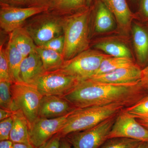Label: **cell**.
I'll use <instances>...</instances> for the list:
<instances>
[{"instance_id": "cell-25", "label": "cell", "mask_w": 148, "mask_h": 148, "mask_svg": "<svg viewBox=\"0 0 148 148\" xmlns=\"http://www.w3.org/2000/svg\"><path fill=\"white\" fill-rule=\"evenodd\" d=\"M136 119H148V94L133 106L124 109Z\"/></svg>"}, {"instance_id": "cell-30", "label": "cell", "mask_w": 148, "mask_h": 148, "mask_svg": "<svg viewBox=\"0 0 148 148\" xmlns=\"http://www.w3.org/2000/svg\"><path fill=\"white\" fill-rule=\"evenodd\" d=\"M13 116L0 122V141L8 140L13 125Z\"/></svg>"}, {"instance_id": "cell-4", "label": "cell", "mask_w": 148, "mask_h": 148, "mask_svg": "<svg viewBox=\"0 0 148 148\" xmlns=\"http://www.w3.org/2000/svg\"><path fill=\"white\" fill-rule=\"evenodd\" d=\"M47 12L36 15L24 27L37 47L64 34V18Z\"/></svg>"}, {"instance_id": "cell-20", "label": "cell", "mask_w": 148, "mask_h": 148, "mask_svg": "<svg viewBox=\"0 0 148 148\" xmlns=\"http://www.w3.org/2000/svg\"><path fill=\"white\" fill-rule=\"evenodd\" d=\"M5 51L13 83L23 82L20 78V71L24 57L10 39L5 49Z\"/></svg>"}, {"instance_id": "cell-31", "label": "cell", "mask_w": 148, "mask_h": 148, "mask_svg": "<svg viewBox=\"0 0 148 148\" xmlns=\"http://www.w3.org/2000/svg\"><path fill=\"white\" fill-rule=\"evenodd\" d=\"M61 139L58 134H56L46 143L38 148H59Z\"/></svg>"}, {"instance_id": "cell-37", "label": "cell", "mask_w": 148, "mask_h": 148, "mask_svg": "<svg viewBox=\"0 0 148 148\" xmlns=\"http://www.w3.org/2000/svg\"><path fill=\"white\" fill-rule=\"evenodd\" d=\"M12 148H36L32 144L21 143H13Z\"/></svg>"}, {"instance_id": "cell-24", "label": "cell", "mask_w": 148, "mask_h": 148, "mask_svg": "<svg viewBox=\"0 0 148 148\" xmlns=\"http://www.w3.org/2000/svg\"><path fill=\"white\" fill-rule=\"evenodd\" d=\"M95 47L112 57L131 58L132 57V54L129 49L124 45L120 43L104 42L95 45Z\"/></svg>"}, {"instance_id": "cell-3", "label": "cell", "mask_w": 148, "mask_h": 148, "mask_svg": "<svg viewBox=\"0 0 148 148\" xmlns=\"http://www.w3.org/2000/svg\"><path fill=\"white\" fill-rule=\"evenodd\" d=\"M90 14L89 10L86 9L64 18L65 45L63 55L65 61L87 50Z\"/></svg>"}, {"instance_id": "cell-33", "label": "cell", "mask_w": 148, "mask_h": 148, "mask_svg": "<svg viewBox=\"0 0 148 148\" xmlns=\"http://www.w3.org/2000/svg\"><path fill=\"white\" fill-rule=\"evenodd\" d=\"M140 82L143 87L148 91V64L142 70V75Z\"/></svg>"}, {"instance_id": "cell-35", "label": "cell", "mask_w": 148, "mask_h": 148, "mask_svg": "<svg viewBox=\"0 0 148 148\" xmlns=\"http://www.w3.org/2000/svg\"><path fill=\"white\" fill-rule=\"evenodd\" d=\"M15 112V111L14 112V111L9 110L6 109L1 108L0 109V121L13 116Z\"/></svg>"}, {"instance_id": "cell-17", "label": "cell", "mask_w": 148, "mask_h": 148, "mask_svg": "<svg viewBox=\"0 0 148 148\" xmlns=\"http://www.w3.org/2000/svg\"><path fill=\"white\" fill-rule=\"evenodd\" d=\"M133 43L137 60L141 66L147 64L148 60V34L138 24L132 27Z\"/></svg>"}, {"instance_id": "cell-2", "label": "cell", "mask_w": 148, "mask_h": 148, "mask_svg": "<svg viewBox=\"0 0 148 148\" xmlns=\"http://www.w3.org/2000/svg\"><path fill=\"white\" fill-rule=\"evenodd\" d=\"M126 108L124 104L114 103L77 109L70 114L64 126L57 134L61 138H64L70 133L89 129Z\"/></svg>"}, {"instance_id": "cell-1", "label": "cell", "mask_w": 148, "mask_h": 148, "mask_svg": "<svg viewBox=\"0 0 148 148\" xmlns=\"http://www.w3.org/2000/svg\"><path fill=\"white\" fill-rule=\"evenodd\" d=\"M148 94L141 82L133 84L103 83L90 79L82 80L62 96L76 109L121 103L127 108Z\"/></svg>"}, {"instance_id": "cell-5", "label": "cell", "mask_w": 148, "mask_h": 148, "mask_svg": "<svg viewBox=\"0 0 148 148\" xmlns=\"http://www.w3.org/2000/svg\"><path fill=\"white\" fill-rule=\"evenodd\" d=\"M13 111H20L29 122V128L39 118L43 95L36 88L23 82L13 83L11 87Z\"/></svg>"}, {"instance_id": "cell-7", "label": "cell", "mask_w": 148, "mask_h": 148, "mask_svg": "<svg viewBox=\"0 0 148 148\" xmlns=\"http://www.w3.org/2000/svg\"><path fill=\"white\" fill-rule=\"evenodd\" d=\"M117 114L91 128L70 133L66 137L73 148H99L108 139Z\"/></svg>"}, {"instance_id": "cell-40", "label": "cell", "mask_w": 148, "mask_h": 148, "mask_svg": "<svg viewBox=\"0 0 148 148\" xmlns=\"http://www.w3.org/2000/svg\"><path fill=\"white\" fill-rule=\"evenodd\" d=\"M137 119V121L143 125L144 127H145L148 130V119L143 120V119Z\"/></svg>"}, {"instance_id": "cell-26", "label": "cell", "mask_w": 148, "mask_h": 148, "mask_svg": "<svg viewBox=\"0 0 148 148\" xmlns=\"http://www.w3.org/2000/svg\"><path fill=\"white\" fill-rule=\"evenodd\" d=\"M12 83H13L10 82L0 81L1 108L14 111L13 99L11 90Z\"/></svg>"}, {"instance_id": "cell-18", "label": "cell", "mask_w": 148, "mask_h": 148, "mask_svg": "<svg viewBox=\"0 0 148 148\" xmlns=\"http://www.w3.org/2000/svg\"><path fill=\"white\" fill-rule=\"evenodd\" d=\"M9 39L24 58L36 51L37 46L24 27H19L10 33Z\"/></svg>"}, {"instance_id": "cell-21", "label": "cell", "mask_w": 148, "mask_h": 148, "mask_svg": "<svg viewBox=\"0 0 148 148\" xmlns=\"http://www.w3.org/2000/svg\"><path fill=\"white\" fill-rule=\"evenodd\" d=\"M36 51L41 58L46 72L57 71L65 62L64 56L54 51L37 47Z\"/></svg>"}, {"instance_id": "cell-15", "label": "cell", "mask_w": 148, "mask_h": 148, "mask_svg": "<svg viewBox=\"0 0 148 148\" xmlns=\"http://www.w3.org/2000/svg\"><path fill=\"white\" fill-rule=\"evenodd\" d=\"M110 11L120 28L123 32L129 31L134 15L126 0H101Z\"/></svg>"}, {"instance_id": "cell-34", "label": "cell", "mask_w": 148, "mask_h": 148, "mask_svg": "<svg viewBox=\"0 0 148 148\" xmlns=\"http://www.w3.org/2000/svg\"><path fill=\"white\" fill-rule=\"evenodd\" d=\"M53 0H31L32 6H45L49 7Z\"/></svg>"}, {"instance_id": "cell-42", "label": "cell", "mask_w": 148, "mask_h": 148, "mask_svg": "<svg viewBox=\"0 0 148 148\" xmlns=\"http://www.w3.org/2000/svg\"><path fill=\"white\" fill-rule=\"evenodd\" d=\"M92 0H86V5L89 6L92 2Z\"/></svg>"}, {"instance_id": "cell-39", "label": "cell", "mask_w": 148, "mask_h": 148, "mask_svg": "<svg viewBox=\"0 0 148 148\" xmlns=\"http://www.w3.org/2000/svg\"><path fill=\"white\" fill-rule=\"evenodd\" d=\"M142 9L144 15L148 17V0H142Z\"/></svg>"}, {"instance_id": "cell-16", "label": "cell", "mask_w": 148, "mask_h": 148, "mask_svg": "<svg viewBox=\"0 0 148 148\" xmlns=\"http://www.w3.org/2000/svg\"><path fill=\"white\" fill-rule=\"evenodd\" d=\"M13 118V125L9 140L13 143L31 144L29 138V123L24 114L21 111H15Z\"/></svg>"}, {"instance_id": "cell-41", "label": "cell", "mask_w": 148, "mask_h": 148, "mask_svg": "<svg viewBox=\"0 0 148 148\" xmlns=\"http://www.w3.org/2000/svg\"><path fill=\"white\" fill-rule=\"evenodd\" d=\"M136 148H148V142H141Z\"/></svg>"}, {"instance_id": "cell-19", "label": "cell", "mask_w": 148, "mask_h": 148, "mask_svg": "<svg viewBox=\"0 0 148 148\" xmlns=\"http://www.w3.org/2000/svg\"><path fill=\"white\" fill-rule=\"evenodd\" d=\"M114 18L106 5L101 0H99L95 12V31L98 33H104L112 30L115 27Z\"/></svg>"}, {"instance_id": "cell-8", "label": "cell", "mask_w": 148, "mask_h": 148, "mask_svg": "<svg viewBox=\"0 0 148 148\" xmlns=\"http://www.w3.org/2000/svg\"><path fill=\"white\" fill-rule=\"evenodd\" d=\"M79 80L57 71L45 72L34 85L43 95H58L62 97L76 85Z\"/></svg>"}, {"instance_id": "cell-11", "label": "cell", "mask_w": 148, "mask_h": 148, "mask_svg": "<svg viewBox=\"0 0 148 148\" xmlns=\"http://www.w3.org/2000/svg\"><path fill=\"white\" fill-rule=\"evenodd\" d=\"M70 114L56 118L39 117L29 128V138L32 145L38 148L57 134L64 126Z\"/></svg>"}, {"instance_id": "cell-36", "label": "cell", "mask_w": 148, "mask_h": 148, "mask_svg": "<svg viewBox=\"0 0 148 148\" xmlns=\"http://www.w3.org/2000/svg\"><path fill=\"white\" fill-rule=\"evenodd\" d=\"M59 148H73L66 137L61 138Z\"/></svg>"}, {"instance_id": "cell-32", "label": "cell", "mask_w": 148, "mask_h": 148, "mask_svg": "<svg viewBox=\"0 0 148 148\" xmlns=\"http://www.w3.org/2000/svg\"><path fill=\"white\" fill-rule=\"evenodd\" d=\"M1 3L10 5L15 6L30 4L32 5L31 0H1Z\"/></svg>"}, {"instance_id": "cell-10", "label": "cell", "mask_w": 148, "mask_h": 148, "mask_svg": "<svg viewBox=\"0 0 148 148\" xmlns=\"http://www.w3.org/2000/svg\"><path fill=\"white\" fill-rule=\"evenodd\" d=\"M124 109L117 115L108 139L125 138L148 142V130L140 124L136 119L127 114Z\"/></svg>"}, {"instance_id": "cell-22", "label": "cell", "mask_w": 148, "mask_h": 148, "mask_svg": "<svg viewBox=\"0 0 148 148\" xmlns=\"http://www.w3.org/2000/svg\"><path fill=\"white\" fill-rule=\"evenodd\" d=\"M86 5V0H53L49 10L58 15L79 10ZM48 10V11H49Z\"/></svg>"}, {"instance_id": "cell-12", "label": "cell", "mask_w": 148, "mask_h": 148, "mask_svg": "<svg viewBox=\"0 0 148 148\" xmlns=\"http://www.w3.org/2000/svg\"><path fill=\"white\" fill-rule=\"evenodd\" d=\"M69 101L58 95L43 96L39 117L52 119L69 114L76 110Z\"/></svg>"}, {"instance_id": "cell-14", "label": "cell", "mask_w": 148, "mask_h": 148, "mask_svg": "<svg viewBox=\"0 0 148 148\" xmlns=\"http://www.w3.org/2000/svg\"><path fill=\"white\" fill-rule=\"evenodd\" d=\"M45 72L41 58L36 51L23 59L20 67V78L23 82L34 86Z\"/></svg>"}, {"instance_id": "cell-9", "label": "cell", "mask_w": 148, "mask_h": 148, "mask_svg": "<svg viewBox=\"0 0 148 148\" xmlns=\"http://www.w3.org/2000/svg\"><path fill=\"white\" fill-rule=\"evenodd\" d=\"M48 10V7L22 8L1 3L0 26L5 32L10 33L22 27L28 18Z\"/></svg>"}, {"instance_id": "cell-13", "label": "cell", "mask_w": 148, "mask_h": 148, "mask_svg": "<svg viewBox=\"0 0 148 148\" xmlns=\"http://www.w3.org/2000/svg\"><path fill=\"white\" fill-rule=\"evenodd\" d=\"M142 69L137 64L90 78L98 82L112 84H126L140 82Z\"/></svg>"}, {"instance_id": "cell-29", "label": "cell", "mask_w": 148, "mask_h": 148, "mask_svg": "<svg viewBox=\"0 0 148 148\" xmlns=\"http://www.w3.org/2000/svg\"><path fill=\"white\" fill-rule=\"evenodd\" d=\"M65 45L64 34L56 37L40 47L54 51L63 55Z\"/></svg>"}, {"instance_id": "cell-38", "label": "cell", "mask_w": 148, "mask_h": 148, "mask_svg": "<svg viewBox=\"0 0 148 148\" xmlns=\"http://www.w3.org/2000/svg\"><path fill=\"white\" fill-rule=\"evenodd\" d=\"M13 143L9 140L1 141L0 148H12Z\"/></svg>"}, {"instance_id": "cell-23", "label": "cell", "mask_w": 148, "mask_h": 148, "mask_svg": "<svg viewBox=\"0 0 148 148\" xmlns=\"http://www.w3.org/2000/svg\"><path fill=\"white\" fill-rule=\"evenodd\" d=\"M135 64L131 58L109 56L103 60L99 69L92 77L113 71L121 68L130 67Z\"/></svg>"}, {"instance_id": "cell-6", "label": "cell", "mask_w": 148, "mask_h": 148, "mask_svg": "<svg viewBox=\"0 0 148 148\" xmlns=\"http://www.w3.org/2000/svg\"><path fill=\"white\" fill-rule=\"evenodd\" d=\"M109 56L96 50L87 49L65 61L58 70L79 80L87 79L94 75L103 60Z\"/></svg>"}, {"instance_id": "cell-28", "label": "cell", "mask_w": 148, "mask_h": 148, "mask_svg": "<svg viewBox=\"0 0 148 148\" xmlns=\"http://www.w3.org/2000/svg\"><path fill=\"white\" fill-rule=\"evenodd\" d=\"M2 81L13 83L6 55L5 49L1 45L0 49V81Z\"/></svg>"}, {"instance_id": "cell-27", "label": "cell", "mask_w": 148, "mask_h": 148, "mask_svg": "<svg viewBox=\"0 0 148 148\" xmlns=\"http://www.w3.org/2000/svg\"><path fill=\"white\" fill-rule=\"evenodd\" d=\"M142 142L125 138L107 139L99 148H136Z\"/></svg>"}]
</instances>
